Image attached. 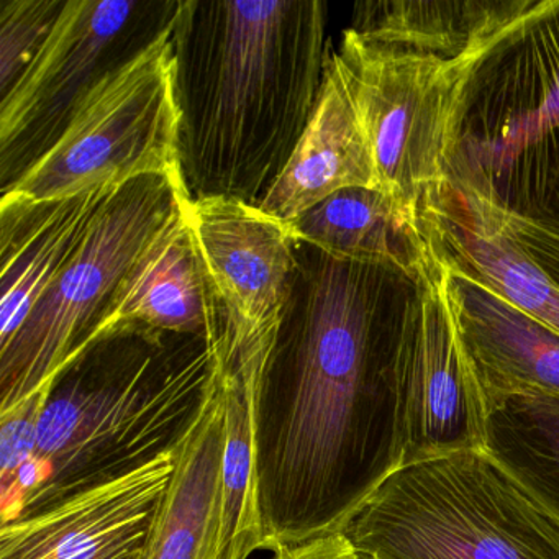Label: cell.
Here are the masks:
<instances>
[{
  "label": "cell",
  "instance_id": "1",
  "mask_svg": "<svg viewBox=\"0 0 559 559\" xmlns=\"http://www.w3.org/2000/svg\"><path fill=\"white\" fill-rule=\"evenodd\" d=\"M414 283L297 241L293 294L258 389L266 551L340 535L401 469L402 322Z\"/></svg>",
  "mask_w": 559,
  "mask_h": 559
},
{
  "label": "cell",
  "instance_id": "2",
  "mask_svg": "<svg viewBox=\"0 0 559 559\" xmlns=\"http://www.w3.org/2000/svg\"><path fill=\"white\" fill-rule=\"evenodd\" d=\"M320 0H185L171 27L179 168L189 198L260 207L322 90Z\"/></svg>",
  "mask_w": 559,
  "mask_h": 559
},
{
  "label": "cell",
  "instance_id": "3",
  "mask_svg": "<svg viewBox=\"0 0 559 559\" xmlns=\"http://www.w3.org/2000/svg\"><path fill=\"white\" fill-rule=\"evenodd\" d=\"M217 385L211 338L123 326L51 381L35 456L0 480V522L34 519L166 454H178Z\"/></svg>",
  "mask_w": 559,
  "mask_h": 559
},
{
  "label": "cell",
  "instance_id": "4",
  "mask_svg": "<svg viewBox=\"0 0 559 559\" xmlns=\"http://www.w3.org/2000/svg\"><path fill=\"white\" fill-rule=\"evenodd\" d=\"M444 178L559 238V0H532L454 61Z\"/></svg>",
  "mask_w": 559,
  "mask_h": 559
},
{
  "label": "cell",
  "instance_id": "5",
  "mask_svg": "<svg viewBox=\"0 0 559 559\" xmlns=\"http://www.w3.org/2000/svg\"><path fill=\"white\" fill-rule=\"evenodd\" d=\"M372 559H559V525L486 453L408 464L343 530Z\"/></svg>",
  "mask_w": 559,
  "mask_h": 559
},
{
  "label": "cell",
  "instance_id": "6",
  "mask_svg": "<svg viewBox=\"0 0 559 559\" xmlns=\"http://www.w3.org/2000/svg\"><path fill=\"white\" fill-rule=\"evenodd\" d=\"M189 201L181 173L142 176L109 195L73 260L0 345V412L40 391L86 348L120 284Z\"/></svg>",
  "mask_w": 559,
  "mask_h": 559
},
{
  "label": "cell",
  "instance_id": "7",
  "mask_svg": "<svg viewBox=\"0 0 559 559\" xmlns=\"http://www.w3.org/2000/svg\"><path fill=\"white\" fill-rule=\"evenodd\" d=\"M178 2L68 0L19 83L0 99V188L17 182L63 136L91 93L169 27Z\"/></svg>",
  "mask_w": 559,
  "mask_h": 559
},
{
  "label": "cell",
  "instance_id": "8",
  "mask_svg": "<svg viewBox=\"0 0 559 559\" xmlns=\"http://www.w3.org/2000/svg\"><path fill=\"white\" fill-rule=\"evenodd\" d=\"M171 27L106 78L57 145L2 195L50 201L94 186L181 173Z\"/></svg>",
  "mask_w": 559,
  "mask_h": 559
},
{
  "label": "cell",
  "instance_id": "9",
  "mask_svg": "<svg viewBox=\"0 0 559 559\" xmlns=\"http://www.w3.org/2000/svg\"><path fill=\"white\" fill-rule=\"evenodd\" d=\"M365 130L376 189L417 214L444 179L454 61L414 53L348 28L332 53Z\"/></svg>",
  "mask_w": 559,
  "mask_h": 559
},
{
  "label": "cell",
  "instance_id": "10",
  "mask_svg": "<svg viewBox=\"0 0 559 559\" xmlns=\"http://www.w3.org/2000/svg\"><path fill=\"white\" fill-rule=\"evenodd\" d=\"M401 369L402 466L486 450V397L454 319L447 266L428 247L405 304Z\"/></svg>",
  "mask_w": 559,
  "mask_h": 559
},
{
  "label": "cell",
  "instance_id": "11",
  "mask_svg": "<svg viewBox=\"0 0 559 559\" xmlns=\"http://www.w3.org/2000/svg\"><path fill=\"white\" fill-rule=\"evenodd\" d=\"M189 224L225 319L241 329L280 330L297 270L289 225L225 198L191 199Z\"/></svg>",
  "mask_w": 559,
  "mask_h": 559
},
{
  "label": "cell",
  "instance_id": "12",
  "mask_svg": "<svg viewBox=\"0 0 559 559\" xmlns=\"http://www.w3.org/2000/svg\"><path fill=\"white\" fill-rule=\"evenodd\" d=\"M418 225L431 253L559 333V283L489 202L450 179L421 195Z\"/></svg>",
  "mask_w": 559,
  "mask_h": 559
},
{
  "label": "cell",
  "instance_id": "13",
  "mask_svg": "<svg viewBox=\"0 0 559 559\" xmlns=\"http://www.w3.org/2000/svg\"><path fill=\"white\" fill-rule=\"evenodd\" d=\"M166 454L34 519L0 526V559H146L175 473Z\"/></svg>",
  "mask_w": 559,
  "mask_h": 559
},
{
  "label": "cell",
  "instance_id": "14",
  "mask_svg": "<svg viewBox=\"0 0 559 559\" xmlns=\"http://www.w3.org/2000/svg\"><path fill=\"white\" fill-rule=\"evenodd\" d=\"M277 332L231 325L218 306L214 345L224 407V453L201 559H248L264 549L258 502L257 405L261 374Z\"/></svg>",
  "mask_w": 559,
  "mask_h": 559
},
{
  "label": "cell",
  "instance_id": "15",
  "mask_svg": "<svg viewBox=\"0 0 559 559\" xmlns=\"http://www.w3.org/2000/svg\"><path fill=\"white\" fill-rule=\"evenodd\" d=\"M122 185H99L50 201L0 199V345L24 325L73 260L104 202Z\"/></svg>",
  "mask_w": 559,
  "mask_h": 559
},
{
  "label": "cell",
  "instance_id": "16",
  "mask_svg": "<svg viewBox=\"0 0 559 559\" xmlns=\"http://www.w3.org/2000/svg\"><path fill=\"white\" fill-rule=\"evenodd\" d=\"M447 270L454 319L487 407L513 395L559 399V333Z\"/></svg>",
  "mask_w": 559,
  "mask_h": 559
},
{
  "label": "cell",
  "instance_id": "17",
  "mask_svg": "<svg viewBox=\"0 0 559 559\" xmlns=\"http://www.w3.org/2000/svg\"><path fill=\"white\" fill-rule=\"evenodd\" d=\"M349 188L376 189L374 165L345 81L330 55L316 110L260 209L289 224Z\"/></svg>",
  "mask_w": 559,
  "mask_h": 559
},
{
  "label": "cell",
  "instance_id": "18",
  "mask_svg": "<svg viewBox=\"0 0 559 559\" xmlns=\"http://www.w3.org/2000/svg\"><path fill=\"white\" fill-rule=\"evenodd\" d=\"M217 319L218 302L189 224L188 207L185 217L143 254L120 284L90 343L123 326L211 338Z\"/></svg>",
  "mask_w": 559,
  "mask_h": 559
},
{
  "label": "cell",
  "instance_id": "19",
  "mask_svg": "<svg viewBox=\"0 0 559 559\" xmlns=\"http://www.w3.org/2000/svg\"><path fill=\"white\" fill-rule=\"evenodd\" d=\"M299 243L340 260L417 274L427 253L418 215L374 188H349L289 222Z\"/></svg>",
  "mask_w": 559,
  "mask_h": 559
},
{
  "label": "cell",
  "instance_id": "20",
  "mask_svg": "<svg viewBox=\"0 0 559 559\" xmlns=\"http://www.w3.org/2000/svg\"><path fill=\"white\" fill-rule=\"evenodd\" d=\"M532 0H381L359 2L352 31L369 40L443 61L483 47Z\"/></svg>",
  "mask_w": 559,
  "mask_h": 559
},
{
  "label": "cell",
  "instance_id": "21",
  "mask_svg": "<svg viewBox=\"0 0 559 559\" xmlns=\"http://www.w3.org/2000/svg\"><path fill=\"white\" fill-rule=\"evenodd\" d=\"M224 407L214 395L181 450L153 530L146 559H201L217 500Z\"/></svg>",
  "mask_w": 559,
  "mask_h": 559
},
{
  "label": "cell",
  "instance_id": "22",
  "mask_svg": "<svg viewBox=\"0 0 559 559\" xmlns=\"http://www.w3.org/2000/svg\"><path fill=\"white\" fill-rule=\"evenodd\" d=\"M484 451L559 525V399L513 395L490 404Z\"/></svg>",
  "mask_w": 559,
  "mask_h": 559
},
{
  "label": "cell",
  "instance_id": "23",
  "mask_svg": "<svg viewBox=\"0 0 559 559\" xmlns=\"http://www.w3.org/2000/svg\"><path fill=\"white\" fill-rule=\"evenodd\" d=\"M68 0H0V99L19 83L60 21Z\"/></svg>",
  "mask_w": 559,
  "mask_h": 559
},
{
  "label": "cell",
  "instance_id": "24",
  "mask_svg": "<svg viewBox=\"0 0 559 559\" xmlns=\"http://www.w3.org/2000/svg\"><path fill=\"white\" fill-rule=\"evenodd\" d=\"M51 382L9 411L0 412V480L14 476L37 453L38 425Z\"/></svg>",
  "mask_w": 559,
  "mask_h": 559
},
{
  "label": "cell",
  "instance_id": "25",
  "mask_svg": "<svg viewBox=\"0 0 559 559\" xmlns=\"http://www.w3.org/2000/svg\"><path fill=\"white\" fill-rule=\"evenodd\" d=\"M358 552L345 535H330L297 546H283L273 559H355Z\"/></svg>",
  "mask_w": 559,
  "mask_h": 559
},
{
  "label": "cell",
  "instance_id": "26",
  "mask_svg": "<svg viewBox=\"0 0 559 559\" xmlns=\"http://www.w3.org/2000/svg\"><path fill=\"white\" fill-rule=\"evenodd\" d=\"M355 559H372V558H369V556H365V555H358V556H356Z\"/></svg>",
  "mask_w": 559,
  "mask_h": 559
}]
</instances>
